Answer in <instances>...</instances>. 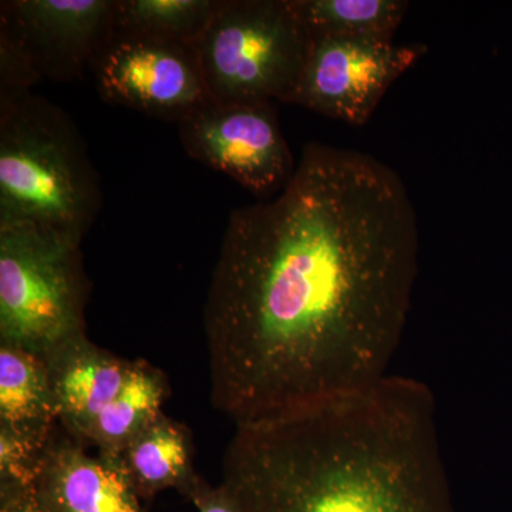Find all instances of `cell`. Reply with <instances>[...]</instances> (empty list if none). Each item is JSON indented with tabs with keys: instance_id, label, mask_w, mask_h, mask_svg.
Returning a JSON list of instances; mask_svg holds the SVG:
<instances>
[{
	"instance_id": "1",
	"label": "cell",
	"mask_w": 512,
	"mask_h": 512,
	"mask_svg": "<svg viewBox=\"0 0 512 512\" xmlns=\"http://www.w3.org/2000/svg\"><path fill=\"white\" fill-rule=\"evenodd\" d=\"M419 254L416 208L393 168L306 144L278 194L229 215L204 311L215 409L242 426L386 379Z\"/></svg>"
},
{
	"instance_id": "2",
	"label": "cell",
	"mask_w": 512,
	"mask_h": 512,
	"mask_svg": "<svg viewBox=\"0 0 512 512\" xmlns=\"http://www.w3.org/2000/svg\"><path fill=\"white\" fill-rule=\"evenodd\" d=\"M222 483L247 512H458L426 383L363 392L235 426Z\"/></svg>"
},
{
	"instance_id": "3",
	"label": "cell",
	"mask_w": 512,
	"mask_h": 512,
	"mask_svg": "<svg viewBox=\"0 0 512 512\" xmlns=\"http://www.w3.org/2000/svg\"><path fill=\"white\" fill-rule=\"evenodd\" d=\"M100 208L99 174L72 119L32 93L0 107V221L82 244Z\"/></svg>"
},
{
	"instance_id": "4",
	"label": "cell",
	"mask_w": 512,
	"mask_h": 512,
	"mask_svg": "<svg viewBox=\"0 0 512 512\" xmlns=\"http://www.w3.org/2000/svg\"><path fill=\"white\" fill-rule=\"evenodd\" d=\"M80 245L28 222L0 221V345L45 359L86 335Z\"/></svg>"
},
{
	"instance_id": "5",
	"label": "cell",
	"mask_w": 512,
	"mask_h": 512,
	"mask_svg": "<svg viewBox=\"0 0 512 512\" xmlns=\"http://www.w3.org/2000/svg\"><path fill=\"white\" fill-rule=\"evenodd\" d=\"M311 42L295 0H220L191 46L212 100L288 104Z\"/></svg>"
},
{
	"instance_id": "6",
	"label": "cell",
	"mask_w": 512,
	"mask_h": 512,
	"mask_svg": "<svg viewBox=\"0 0 512 512\" xmlns=\"http://www.w3.org/2000/svg\"><path fill=\"white\" fill-rule=\"evenodd\" d=\"M177 124L188 156L261 200L278 194L295 171L274 103L210 100Z\"/></svg>"
},
{
	"instance_id": "7",
	"label": "cell",
	"mask_w": 512,
	"mask_h": 512,
	"mask_svg": "<svg viewBox=\"0 0 512 512\" xmlns=\"http://www.w3.org/2000/svg\"><path fill=\"white\" fill-rule=\"evenodd\" d=\"M420 43L357 37H312L301 77L288 104L350 124L372 119L384 94L426 55Z\"/></svg>"
},
{
	"instance_id": "8",
	"label": "cell",
	"mask_w": 512,
	"mask_h": 512,
	"mask_svg": "<svg viewBox=\"0 0 512 512\" xmlns=\"http://www.w3.org/2000/svg\"><path fill=\"white\" fill-rule=\"evenodd\" d=\"M101 99L178 123L212 100L191 45L114 32L92 64Z\"/></svg>"
},
{
	"instance_id": "9",
	"label": "cell",
	"mask_w": 512,
	"mask_h": 512,
	"mask_svg": "<svg viewBox=\"0 0 512 512\" xmlns=\"http://www.w3.org/2000/svg\"><path fill=\"white\" fill-rule=\"evenodd\" d=\"M117 0H8L0 39L42 79L74 82L113 36Z\"/></svg>"
},
{
	"instance_id": "10",
	"label": "cell",
	"mask_w": 512,
	"mask_h": 512,
	"mask_svg": "<svg viewBox=\"0 0 512 512\" xmlns=\"http://www.w3.org/2000/svg\"><path fill=\"white\" fill-rule=\"evenodd\" d=\"M35 490L49 512H146L113 457L87 453L57 421Z\"/></svg>"
},
{
	"instance_id": "11",
	"label": "cell",
	"mask_w": 512,
	"mask_h": 512,
	"mask_svg": "<svg viewBox=\"0 0 512 512\" xmlns=\"http://www.w3.org/2000/svg\"><path fill=\"white\" fill-rule=\"evenodd\" d=\"M45 362L57 421L77 440L120 392L133 365L87 335L64 343Z\"/></svg>"
},
{
	"instance_id": "12",
	"label": "cell",
	"mask_w": 512,
	"mask_h": 512,
	"mask_svg": "<svg viewBox=\"0 0 512 512\" xmlns=\"http://www.w3.org/2000/svg\"><path fill=\"white\" fill-rule=\"evenodd\" d=\"M192 457L190 430L163 413L113 458L138 497L151 500L165 490L188 494L200 477Z\"/></svg>"
},
{
	"instance_id": "13",
	"label": "cell",
	"mask_w": 512,
	"mask_h": 512,
	"mask_svg": "<svg viewBox=\"0 0 512 512\" xmlns=\"http://www.w3.org/2000/svg\"><path fill=\"white\" fill-rule=\"evenodd\" d=\"M170 394L167 376L147 360H133L126 383L79 441L101 456L116 457L131 440L163 414Z\"/></svg>"
},
{
	"instance_id": "14",
	"label": "cell",
	"mask_w": 512,
	"mask_h": 512,
	"mask_svg": "<svg viewBox=\"0 0 512 512\" xmlns=\"http://www.w3.org/2000/svg\"><path fill=\"white\" fill-rule=\"evenodd\" d=\"M56 424L45 359L0 345V426L47 437Z\"/></svg>"
},
{
	"instance_id": "15",
	"label": "cell",
	"mask_w": 512,
	"mask_h": 512,
	"mask_svg": "<svg viewBox=\"0 0 512 512\" xmlns=\"http://www.w3.org/2000/svg\"><path fill=\"white\" fill-rule=\"evenodd\" d=\"M312 37L393 40L410 3L404 0H295Z\"/></svg>"
},
{
	"instance_id": "16",
	"label": "cell",
	"mask_w": 512,
	"mask_h": 512,
	"mask_svg": "<svg viewBox=\"0 0 512 512\" xmlns=\"http://www.w3.org/2000/svg\"><path fill=\"white\" fill-rule=\"evenodd\" d=\"M218 5L220 0H117L114 32L192 45Z\"/></svg>"
},
{
	"instance_id": "17",
	"label": "cell",
	"mask_w": 512,
	"mask_h": 512,
	"mask_svg": "<svg viewBox=\"0 0 512 512\" xmlns=\"http://www.w3.org/2000/svg\"><path fill=\"white\" fill-rule=\"evenodd\" d=\"M50 436L0 426V487H35Z\"/></svg>"
},
{
	"instance_id": "18",
	"label": "cell",
	"mask_w": 512,
	"mask_h": 512,
	"mask_svg": "<svg viewBox=\"0 0 512 512\" xmlns=\"http://www.w3.org/2000/svg\"><path fill=\"white\" fill-rule=\"evenodd\" d=\"M185 498L194 504L198 512H247L237 495L232 493L227 485L221 483L217 487H212L201 476Z\"/></svg>"
},
{
	"instance_id": "19",
	"label": "cell",
	"mask_w": 512,
	"mask_h": 512,
	"mask_svg": "<svg viewBox=\"0 0 512 512\" xmlns=\"http://www.w3.org/2000/svg\"><path fill=\"white\" fill-rule=\"evenodd\" d=\"M0 512H49L35 487H0Z\"/></svg>"
}]
</instances>
